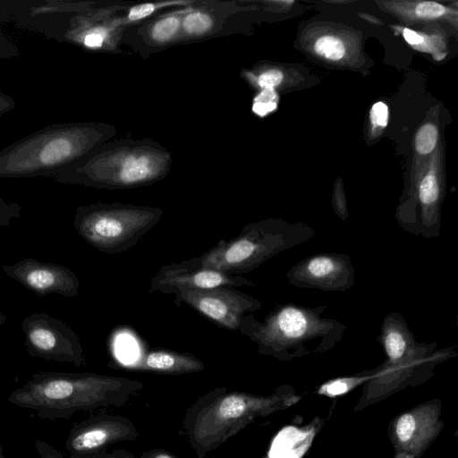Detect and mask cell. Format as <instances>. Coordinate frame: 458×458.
<instances>
[{"label": "cell", "instance_id": "cell-1", "mask_svg": "<svg viewBox=\"0 0 458 458\" xmlns=\"http://www.w3.org/2000/svg\"><path fill=\"white\" fill-rule=\"evenodd\" d=\"M143 387L141 381L123 377L39 371L13 390L7 401L36 411L41 419H67L80 411L123 406Z\"/></svg>", "mask_w": 458, "mask_h": 458}, {"label": "cell", "instance_id": "cell-2", "mask_svg": "<svg viewBox=\"0 0 458 458\" xmlns=\"http://www.w3.org/2000/svg\"><path fill=\"white\" fill-rule=\"evenodd\" d=\"M301 399L290 385L278 386L269 395L228 391L219 386L189 407L183 428L197 457L205 458L256 419L286 410Z\"/></svg>", "mask_w": 458, "mask_h": 458}, {"label": "cell", "instance_id": "cell-3", "mask_svg": "<svg viewBox=\"0 0 458 458\" xmlns=\"http://www.w3.org/2000/svg\"><path fill=\"white\" fill-rule=\"evenodd\" d=\"M116 133L97 122L54 123L0 151V179L55 177Z\"/></svg>", "mask_w": 458, "mask_h": 458}, {"label": "cell", "instance_id": "cell-4", "mask_svg": "<svg viewBox=\"0 0 458 458\" xmlns=\"http://www.w3.org/2000/svg\"><path fill=\"white\" fill-rule=\"evenodd\" d=\"M327 308L277 305L263 321L257 320L253 313L245 316L239 331L257 344L259 353L281 361L324 353L336 346L346 328L337 319L322 317Z\"/></svg>", "mask_w": 458, "mask_h": 458}, {"label": "cell", "instance_id": "cell-5", "mask_svg": "<svg viewBox=\"0 0 458 458\" xmlns=\"http://www.w3.org/2000/svg\"><path fill=\"white\" fill-rule=\"evenodd\" d=\"M377 341L386 360L375 368L372 377L362 385L354 411L379 403L406 387L426 382L439 364L458 355L454 347L437 350V343L418 342L399 312L385 316Z\"/></svg>", "mask_w": 458, "mask_h": 458}, {"label": "cell", "instance_id": "cell-6", "mask_svg": "<svg viewBox=\"0 0 458 458\" xmlns=\"http://www.w3.org/2000/svg\"><path fill=\"white\" fill-rule=\"evenodd\" d=\"M170 152L149 140L106 142L54 177L64 184L105 190L133 189L165 178Z\"/></svg>", "mask_w": 458, "mask_h": 458}, {"label": "cell", "instance_id": "cell-7", "mask_svg": "<svg viewBox=\"0 0 458 458\" xmlns=\"http://www.w3.org/2000/svg\"><path fill=\"white\" fill-rule=\"evenodd\" d=\"M315 234L316 230L302 222L263 219L246 225L236 237L221 239L209 250L191 260L200 267L241 276L276 255L310 241Z\"/></svg>", "mask_w": 458, "mask_h": 458}, {"label": "cell", "instance_id": "cell-8", "mask_svg": "<svg viewBox=\"0 0 458 458\" xmlns=\"http://www.w3.org/2000/svg\"><path fill=\"white\" fill-rule=\"evenodd\" d=\"M164 210L124 203H93L76 208L73 226L78 234L106 254L131 248L161 220Z\"/></svg>", "mask_w": 458, "mask_h": 458}, {"label": "cell", "instance_id": "cell-9", "mask_svg": "<svg viewBox=\"0 0 458 458\" xmlns=\"http://www.w3.org/2000/svg\"><path fill=\"white\" fill-rule=\"evenodd\" d=\"M25 347L32 357L45 360L85 364L86 357L78 335L64 321L45 312L26 317L21 322Z\"/></svg>", "mask_w": 458, "mask_h": 458}, {"label": "cell", "instance_id": "cell-10", "mask_svg": "<svg viewBox=\"0 0 458 458\" xmlns=\"http://www.w3.org/2000/svg\"><path fill=\"white\" fill-rule=\"evenodd\" d=\"M442 403L432 399L394 417L387 426L393 458H420L444 428Z\"/></svg>", "mask_w": 458, "mask_h": 458}, {"label": "cell", "instance_id": "cell-11", "mask_svg": "<svg viewBox=\"0 0 458 458\" xmlns=\"http://www.w3.org/2000/svg\"><path fill=\"white\" fill-rule=\"evenodd\" d=\"M175 302L187 304L229 330H239L245 316L262 308L259 300L232 286L182 292L175 294Z\"/></svg>", "mask_w": 458, "mask_h": 458}, {"label": "cell", "instance_id": "cell-12", "mask_svg": "<svg viewBox=\"0 0 458 458\" xmlns=\"http://www.w3.org/2000/svg\"><path fill=\"white\" fill-rule=\"evenodd\" d=\"M139 431L126 417L97 414L74 424L65 441L70 458H86L107 451L109 445L134 441Z\"/></svg>", "mask_w": 458, "mask_h": 458}, {"label": "cell", "instance_id": "cell-13", "mask_svg": "<svg viewBox=\"0 0 458 458\" xmlns=\"http://www.w3.org/2000/svg\"><path fill=\"white\" fill-rule=\"evenodd\" d=\"M256 282L242 276L214 268L200 267L191 259L162 266L150 280L148 293L177 294L182 292L205 290L220 286H255Z\"/></svg>", "mask_w": 458, "mask_h": 458}, {"label": "cell", "instance_id": "cell-14", "mask_svg": "<svg viewBox=\"0 0 458 458\" xmlns=\"http://www.w3.org/2000/svg\"><path fill=\"white\" fill-rule=\"evenodd\" d=\"M355 272L352 259L345 253L311 255L289 269L286 278L298 288L326 292H344L354 284Z\"/></svg>", "mask_w": 458, "mask_h": 458}, {"label": "cell", "instance_id": "cell-15", "mask_svg": "<svg viewBox=\"0 0 458 458\" xmlns=\"http://www.w3.org/2000/svg\"><path fill=\"white\" fill-rule=\"evenodd\" d=\"M4 272L27 290L44 297L50 293L64 297L79 294L80 280L68 267L31 258L3 266Z\"/></svg>", "mask_w": 458, "mask_h": 458}, {"label": "cell", "instance_id": "cell-16", "mask_svg": "<svg viewBox=\"0 0 458 458\" xmlns=\"http://www.w3.org/2000/svg\"><path fill=\"white\" fill-rule=\"evenodd\" d=\"M129 369L162 375H182L200 372L205 369V364L191 352L157 348L147 351Z\"/></svg>", "mask_w": 458, "mask_h": 458}, {"label": "cell", "instance_id": "cell-17", "mask_svg": "<svg viewBox=\"0 0 458 458\" xmlns=\"http://www.w3.org/2000/svg\"><path fill=\"white\" fill-rule=\"evenodd\" d=\"M217 2H193L188 5L182 20L180 40L197 39L218 30L225 14L236 11V6L218 7Z\"/></svg>", "mask_w": 458, "mask_h": 458}, {"label": "cell", "instance_id": "cell-18", "mask_svg": "<svg viewBox=\"0 0 458 458\" xmlns=\"http://www.w3.org/2000/svg\"><path fill=\"white\" fill-rule=\"evenodd\" d=\"M187 6L158 14L139 28L138 35L149 47L159 48L179 41L182 16Z\"/></svg>", "mask_w": 458, "mask_h": 458}, {"label": "cell", "instance_id": "cell-19", "mask_svg": "<svg viewBox=\"0 0 458 458\" xmlns=\"http://www.w3.org/2000/svg\"><path fill=\"white\" fill-rule=\"evenodd\" d=\"M194 1H162L154 3H142L131 6L116 7V21L119 27L145 21L150 16L162 9L173 8L174 6L183 7L191 4Z\"/></svg>", "mask_w": 458, "mask_h": 458}, {"label": "cell", "instance_id": "cell-20", "mask_svg": "<svg viewBox=\"0 0 458 458\" xmlns=\"http://www.w3.org/2000/svg\"><path fill=\"white\" fill-rule=\"evenodd\" d=\"M374 372L375 369H366L352 376L329 379L318 386L317 394L330 398L346 394L357 386L365 384L372 377Z\"/></svg>", "mask_w": 458, "mask_h": 458}, {"label": "cell", "instance_id": "cell-21", "mask_svg": "<svg viewBox=\"0 0 458 458\" xmlns=\"http://www.w3.org/2000/svg\"><path fill=\"white\" fill-rule=\"evenodd\" d=\"M315 51L330 60H339L345 53L343 42L334 36H324L319 38L314 46Z\"/></svg>", "mask_w": 458, "mask_h": 458}, {"label": "cell", "instance_id": "cell-22", "mask_svg": "<svg viewBox=\"0 0 458 458\" xmlns=\"http://www.w3.org/2000/svg\"><path fill=\"white\" fill-rule=\"evenodd\" d=\"M278 102V97L275 89H264L253 99L252 111L257 115L264 117L273 112Z\"/></svg>", "mask_w": 458, "mask_h": 458}, {"label": "cell", "instance_id": "cell-23", "mask_svg": "<svg viewBox=\"0 0 458 458\" xmlns=\"http://www.w3.org/2000/svg\"><path fill=\"white\" fill-rule=\"evenodd\" d=\"M437 139V128L431 123L424 124L416 134L415 146L417 151L423 155L430 153L436 146Z\"/></svg>", "mask_w": 458, "mask_h": 458}, {"label": "cell", "instance_id": "cell-24", "mask_svg": "<svg viewBox=\"0 0 458 458\" xmlns=\"http://www.w3.org/2000/svg\"><path fill=\"white\" fill-rule=\"evenodd\" d=\"M246 76L249 80L254 81L262 89H274L275 87L278 86L283 80V74L278 70L264 71L258 75H253L247 72Z\"/></svg>", "mask_w": 458, "mask_h": 458}, {"label": "cell", "instance_id": "cell-25", "mask_svg": "<svg viewBox=\"0 0 458 458\" xmlns=\"http://www.w3.org/2000/svg\"><path fill=\"white\" fill-rule=\"evenodd\" d=\"M22 207L13 201L0 198V226L7 227L12 220L21 217Z\"/></svg>", "mask_w": 458, "mask_h": 458}, {"label": "cell", "instance_id": "cell-26", "mask_svg": "<svg viewBox=\"0 0 458 458\" xmlns=\"http://www.w3.org/2000/svg\"><path fill=\"white\" fill-rule=\"evenodd\" d=\"M445 7L435 2H421L416 8L415 13L422 18H437L445 13Z\"/></svg>", "mask_w": 458, "mask_h": 458}, {"label": "cell", "instance_id": "cell-27", "mask_svg": "<svg viewBox=\"0 0 458 458\" xmlns=\"http://www.w3.org/2000/svg\"><path fill=\"white\" fill-rule=\"evenodd\" d=\"M20 55L15 43L0 30V59L16 58Z\"/></svg>", "mask_w": 458, "mask_h": 458}, {"label": "cell", "instance_id": "cell-28", "mask_svg": "<svg viewBox=\"0 0 458 458\" xmlns=\"http://www.w3.org/2000/svg\"><path fill=\"white\" fill-rule=\"evenodd\" d=\"M370 118L374 125L385 127L387 124L388 110L383 102H377L370 110Z\"/></svg>", "mask_w": 458, "mask_h": 458}, {"label": "cell", "instance_id": "cell-29", "mask_svg": "<svg viewBox=\"0 0 458 458\" xmlns=\"http://www.w3.org/2000/svg\"><path fill=\"white\" fill-rule=\"evenodd\" d=\"M35 447L40 458H65L59 451L45 441L36 439Z\"/></svg>", "mask_w": 458, "mask_h": 458}, {"label": "cell", "instance_id": "cell-30", "mask_svg": "<svg viewBox=\"0 0 458 458\" xmlns=\"http://www.w3.org/2000/svg\"><path fill=\"white\" fill-rule=\"evenodd\" d=\"M16 106L14 99L8 94L0 90V116L12 111Z\"/></svg>", "mask_w": 458, "mask_h": 458}, {"label": "cell", "instance_id": "cell-31", "mask_svg": "<svg viewBox=\"0 0 458 458\" xmlns=\"http://www.w3.org/2000/svg\"><path fill=\"white\" fill-rule=\"evenodd\" d=\"M139 458H178L168 451L163 449H151L144 452Z\"/></svg>", "mask_w": 458, "mask_h": 458}, {"label": "cell", "instance_id": "cell-32", "mask_svg": "<svg viewBox=\"0 0 458 458\" xmlns=\"http://www.w3.org/2000/svg\"><path fill=\"white\" fill-rule=\"evenodd\" d=\"M86 458H136L131 454L124 450H115L112 454H108L107 451L89 456Z\"/></svg>", "mask_w": 458, "mask_h": 458}, {"label": "cell", "instance_id": "cell-33", "mask_svg": "<svg viewBox=\"0 0 458 458\" xmlns=\"http://www.w3.org/2000/svg\"><path fill=\"white\" fill-rule=\"evenodd\" d=\"M403 37L411 45H418L423 41V38L420 34L409 29H404Z\"/></svg>", "mask_w": 458, "mask_h": 458}, {"label": "cell", "instance_id": "cell-34", "mask_svg": "<svg viewBox=\"0 0 458 458\" xmlns=\"http://www.w3.org/2000/svg\"><path fill=\"white\" fill-rule=\"evenodd\" d=\"M6 316L5 314L0 312V327L4 324V322L6 321Z\"/></svg>", "mask_w": 458, "mask_h": 458}, {"label": "cell", "instance_id": "cell-35", "mask_svg": "<svg viewBox=\"0 0 458 458\" xmlns=\"http://www.w3.org/2000/svg\"><path fill=\"white\" fill-rule=\"evenodd\" d=\"M0 458H6L4 455V448H3V445L1 444H0Z\"/></svg>", "mask_w": 458, "mask_h": 458}]
</instances>
